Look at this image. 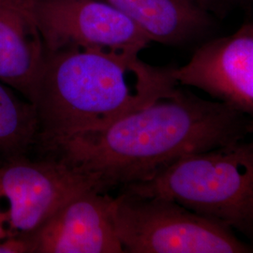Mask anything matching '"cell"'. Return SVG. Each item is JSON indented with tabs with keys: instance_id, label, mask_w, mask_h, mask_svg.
Listing matches in <instances>:
<instances>
[{
	"instance_id": "cell-9",
	"label": "cell",
	"mask_w": 253,
	"mask_h": 253,
	"mask_svg": "<svg viewBox=\"0 0 253 253\" xmlns=\"http://www.w3.org/2000/svg\"><path fill=\"white\" fill-rule=\"evenodd\" d=\"M45 55L28 0H0V82L33 103Z\"/></svg>"
},
{
	"instance_id": "cell-10",
	"label": "cell",
	"mask_w": 253,
	"mask_h": 253,
	"mask_svg": "<svg viewBox=\"0 0 253 253\" xmlns=\"http://www.w3.org/2000/svg\"><path fill=\"white\" fill-rule=\"evenodd\" d=\"M125 13L151 42L164 45H199L212 38L216 17L198 0H104Z\"/></svg>"
},
{
	"instance_id": "cell-8",
	"label": "cell",
	"mask_w": 253,
	"mask_h": 253,
	"mask_svg": "<svg viewBox=\"0 0 253 253\" xmlns=\"http://www.w3.org/2000/svg\"><path fill=\"white\" fill-rule=\"evenodd\" d=\"M115 198L91 189L66 202L26 237L30 253H122L114 224Z\"/></svg>"
},
{
	"instance_id": "cell-11",
	"label": "cell",
	"mask_w": 253,
	"mask_h": 253,
	"mask_svg": "<svg viewBox=\"0 0 253 253\" xmlns=\"http://www.w3.org/2000/svg\"><path fill=\"white\" fill-rule=\"evenodd\" d=\"M39 140L35 105L0 82V164L26 156Z\"/></svg>"
},
{
	"instance_id": "cell-7",
	"label": "cell",
	"mask_w": 253,
	"mask_h": 253,
	"mask_svg": "<svg viewBox=\"0 0 253 253\" xmlns=\"http://www.w3.org/2000/svg\"><path fill=\"white\" fill-rule=\"evenodd\" d=\"M173 76L178 84L204 91L253 119V21L202 42L187 63L174 67Z\"/></svg>"
},
{
	"instance_id": "cell-3",
	"label": "cell",
	"mask_w": 253,
	"mask_h": 253,
	"mask_svg": "<svg viewBox=\"0 0 253 253\" xmlns=\"http://www.w3.org/2000/svg\"><path fill=\"white\" fill-rule=\"evenodd\" d=\"M124 190L173 200L253 242V140L187 155Z\"/></svg>"
},
{
	"instance_id": "cell-5",
	"label": "cell",
	"mask_w": 253,
	"mask_h": 253,
	"mask_svg": "<svg viewBox=\"0 0 253 253\" xmlns=\"http://www.w3.org/2000/svg\"><path fill=\"white\" fill-rule=\"evenodd\" d=\"M105 188L100 179L58 158L26 156L0 164V238H26L84 190Z\"/></svg>"
},
{
	"instance_id": "cell-1",
	"label": "cell",
	"mask_w": 253,
	"mask_h": 253,
	"mask_svg": "<svg viewBox=\"0 0 253 253\" xmlns=\"http://www.w3.org/2000/svg\"><path fill=\"white\" fill-rule=\"evenodd\" d=\"M253 119L181 89L95 130L46 147L105 189L147 180L181 158L247 139Z\"/></svg>"
},
{
	"instance_id": "cell-14",
	"label": "cell",
	"mask_w": 253,
	"mask_h": 253,
	"mask_svg": "<svg viewBox=\"0 0 253 253\" xmlns=\"http://www.w3.org/2000/svg\"><path fill=\"white\" fill-rule=\"evenodd\" d=\"M247 9L253 10V0H247Z\"/></svg>"
},
{
	"instance_id": "cell-6",
	"label": "cell",
	"mask_w": 253,
	"mask_h": 253,
	"mask_svg": "<svg viewBox=\"0 0 253 253\" xmlns=\"http://www.w3.org/2000/svg\"><path fill=\"white\" fill-rule=\"evenodd\" d=\"M47 51L98 49L140 54L149 38L104 0H28Z\"/></svg>"
},
{
	"instance_id": "cell-12",
	"label": "cell",
	"mask_w": 253,
	"mask_h": 253,
	"mask_svg": "<svg viewBox=\"0 0 253 253\" xmlns=\"http://www.w3.org/2000/svg\"><path fill=\"white\" fill-rule=\"evenodd\" d=\"M203 9L217 20L225 17L235 9H247V0H198Z\"/></svg>"
},
{
	"instance_id": "cell-13",
	"label": "cell",
	"mask_w": 253,
	"mask_h": 253,
	"mask_svg": "<svg viewBox=\"0 0 253 253\" xmlns=\"http://www.w3.org/2000/svg\"><path fill=\"white\" fill-rule=\"evenodd\" d=\"M0 253H30L29 245L26 238H0Z\"/></svg>"
},
{
	"instance_id": "cell-2",
	"label": "cell",
	"mask_w": 253,
	"mask_h": 253,
	"mask_svg": "<svg viewBox=\"0 0 253 253\" xmlns=\"http://www.w3.org/2000/svg\"><path fill=\"white\" fill-rule=\"evenodd\" d=\"M174 67L145 63L139 54L98 49L46 50L33 104L40 141L48 145L95 130L172 98L181 90Z\"/></svg>"
},
{
	"instance_id": "cell-4",
	"label": "cell",
	"mask_w": 253,
	"mask_h": 253,
	"mask_svg": "<svg viewBox=\"0 0 253 253\" xmlns=\"http://www.w3.org/2000/svg\"><path fill=\"white\" fill-rule=\"evenodd\" d=\"M114 224L124 253H253L231 229L164 197L123 190L115 197Z\"/></svg>"
}]
</instances>
